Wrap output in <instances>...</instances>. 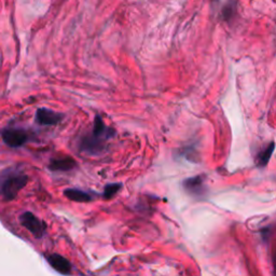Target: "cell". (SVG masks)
Listing matches in <instances>:
<instances>
[{"instance_id": "6da1fadb", "label": "cell", "mask_w": 276, "mask_h": 276, "mask_svg": "<svg viewBox=\"0 0 276 276\" xmlns=\"http://www.w3.org/2000/svg\"><path fill=\"white\" fill-rule=\"evenodd\" d=\"M114 136L113 128L107 126L103 119L96 115L92 132L80 142V150L89 156H97L105 150L106 143Z\"/></svg>"}, {"instance_id": "7a4b0ae2", "label": "cell", "mask_w": 276, "mask_h": 276, "mask_svg": "<svg viewBox=\"0 0 276 276\" xmlns=\"http://www.w3.org/2000/svg\"><path fill=\"white\" fill-rule=\"evenodd\" d=\"M28 177L22 173H10L0 180V195L6 201H12L27 184Z\"/></svg>"}, {"instance_id": "3957f363", "label": "cell", "mask_w": 276, "mask_h": 276, "mask_svg": "<svg viewBox=\"0 0 276 276\" xmlns=\"http://www.w3.org/2000/svg\"><path fill=\"white\" fill-rule=\"evenodd\" d=\"M20 221L22 226L30 231L36 238H41L47 230V224L31 212L21 215Z\"/></svg>"}, {"instance_id": "277c9868", "label": "cell", "mask_w": 276, "mask_h": 276, "mask_svg": "<svg viewBox=\"0 0 276 276\" xmlns=\"http://www.w3.org/2000/svg\"><path fill=\"white\" fill-rule=\"evenodd\" d=\"M3 140L9 147L18 148L23 146V145L27 142L28 135L23 129L10 128L5 130L3 134Z\"/></svg>"}, {"instance_id": "5b68a950", "label": "cell", "mask_w": 276, "mask_h": 276, "mask_svg": "<svg viewBox=\"0 0 276 276\" xmlns=\"http://www.w3.org/2000/svg\"><path fill=\"white\" fill-rule=\"evenodd\" d=\"M64 115L62 113L50 110L47 108H39L36 112V121L40 125H56L63 120Z\"/></svg>"}, {"instance_id": "8992f818", "label": "cell", "mask_w": 276, "mask_h": 276, "mask_svg": "<svg viewBox=\"0 0 276 276\" xmlns=\"http://www.w3.org/2000/svg\"><path fill=\"white\" fill-rule=\"evenodd\" d=\"M204 181H205L204 177L199 175V176H194V177L186 179L184 181L183 186L190 194L195 195V197H200V195L204 194L206 191Z\"/></svg>"}, {"instance_id": "52a82bcc", "label": "cell", "mask_w": 276, "mask_h": 276, "mask_svg": "<svg viewBox=\"0 0 276 276\" xmlns=\"http://www.w3.org/2000/svg\"><path fill=\"white\" fill-rule=\"evenodd\" d=\"M47 260L49 264L52 266L56 272H59L63 275H69L71 273V264L69 261L63 256L57 255V253H53V255L48 256Z\"/></svg>"}, {"instance_id": "ba28073f", "label": "cell", "mask_w": 276, "mask_h": 276, "mask_svg": "<svg viewBox=\"0 0 276 276\" xmlns=\"http://www.w3.org/2000/svg\"><path fill=\"white\" fill-rule=\"evenodd\" d=\"M76 161L70 157H64L59 159H53L50 162L49 168L54 172H68L76 168Z\"/></svg>"}, {"instance_id": "9c48e42d", "label": "cell", "mask_w": 276, "mask_h": 276, "mask_svg": "<svg viewBox=\"0 0 276 276\" xmlns=\"http://www.w3.org/2000/svg\"><path fill=\"white\" fill-rule=\"evenodd\" d=\"M64 195L68 200L78 203H86L92 201L91 195L88 192L79 190V189H66L64 191Z\"/></svg>"}, {"instance_id": "30bf717a", "label": "cell", "mask_w": 276, "mask_h": 276, "mask_svg": "<svg viewBox=\"0 0 276 276\" xmlns=\"http://www.w3.org/2000/svg\"><path fill=\"white\" fill-rule=\"evenodd\" d=\"M274 148H275V144L274 142H272L267 147H265L264 150H262L260 154H258L256 160H257V165L259 168H264V166L267 165L268 161H270V159L273 155Z\"/></svg>"}, {"instance_id": "8fae6325", "label": "cell", "mask_w": 276, "mask_h": 276, "mask_svg": "<svg viewBox=\"0 0 276 276\" xmlns=\"http://www.w3.org/2000/svg\"><path fill=\"white\" fill-rule=\"evenodd\" d=\"M235 13H236V4L234 0H230L229 3L224 5V7L222 8V11H221L223 20L227 22L233 19Z\"/></svg>"}, {"instance_id": "7c38bea8", "label": "cell", "mask_w": 276, "mask_h": 276, "mask_svg": "<svg viewBox=\"0 0 276 276\" xmlns=\"http://www.w3.org/2000/svg\"><path fill=\"white\" fill-rule=\"evenodd\" d=\"M121 187H122L121 184H109V185H107L104 189V194H103L104 199L109 200V199L113 198L114 195L120 191Z\"/></svg>"}, {"instance_id": "4fadbf2b", "label": "cell", "mask_w": 276, "mask_h": 276, "mask_svg": "<svg viewBox=\"0 0 276 276\" xmlns=\"http://www.w3.org/2000/svg\"><path fill=\"white\" fill-rule=\"evenodd\" d=\"M213 2H217V0H213Z\"/></svg>"}]
</instances>
